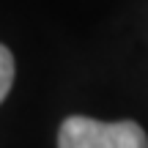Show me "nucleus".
I'll return each mask as SVG.
<instances>
[{"label":"nucleus","mask_w":148,"mask_h":148,"mask_svg":"<svg viewBox=\"0 0 148 148\" xmlns=\"http://www.w3.org/2000/svg\"><path fill=\"white\" fill-rule=\"evenodd\" d=\"M58 148H148V134L134 121H96L69 115L58 129Z\"/></svg>","instance_id":"f257e3e1"},{"label":"nucleus","mask_w":148,"mask_h":148,"mask_svg":"<svg viewBox=\"0 0 148 148\" xmlns=\"http://www.w3.org/2000/svg\"><path fill=\"white\" fill-rule=\"evenodd\" d=\"M11 85H14V55L5 44H0V104L5 101Z\"/></svg>","instance_id":"f03ea898"}]
</instances>
